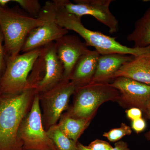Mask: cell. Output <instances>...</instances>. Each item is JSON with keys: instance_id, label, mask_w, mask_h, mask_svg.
I'll list each match as a JSON object with an SVG mask.
<instances>
[{"instance_id": "cell-1", "label": "cell", "mask_w": 150, "mask_h": 150, "mask_svg": "<svg viewBox=\"0 0 150 150\" xmlns=\"http://www.w3.org/2000/svg\"><path fill=\"white\" fill-rule=\"evenodd\" d=\"M36 93L28 89L16 94L0 95V150H23L18 130Z\"/></svg>"}, {"instance_id": "cell-2", "label": "cell", "mask_w": 150, "mask_h": 150, "mask_svg": "<svg viewBox=\"0 0 150 150\" xmlns=\"http://www.w3.org/2000/svg\"><path fill=\"white\" fill-rule=\"evenodd\" d=\"M56 8V21L62 27L79 34L87 46H92L100 55L118 54L136 57L150 54V46L146 48H130L122 45L115 38L93 31L84 26L81 18L69 13L62 6L54 2Z\"/></svg>"}, {"instance_id": "cell-3", "label": "cell", "mask_w": 150, "mask_h": 150, "mask_svg": "<svg viewBox=\"0 0 150 150\" xmlns=\"http://www.w3.org/2000/svg\"><path fill=\"white\" fill-rule=\"evenodd\" d=\"M43 23L40 14L34 18L20 10L1 8L0 29L8 58L19 54L30 33Z\"/></svg>"}, {"instance_id": "cell-4", "label": "cell", "mask_w": 150, "mask_h": 150, "mask_svg": "<svg viewBox=\"0 0 150 150\" xmlns=\"http://www.w3.org/2000/svg\"><path fill=\"white\" fill-rule=\"evenodd\" d=\"M72 107L67 112L74 118L91 119L101 105L120 98L118 90L108 83L93 82L76 87Z\"/></svg>"}, {"instance_id": "cell-5", "label": "cell", "mask_w": 150, "mask_h": 150, "mask_svg": "<svg viewBox=\"0 0 150 150\" xmlns=\"http://www.w3.org/2000/svg\"><path fill=\"white\" fill-rule=\"evenodd\" d=\"M64 69L55 49V42L41 48L28 79V89L39 94L50 90L64 79Z\"/></svg>"}, {"instance_id": "cell-6", "label": "cell", "mask_w": 150, "mask_h": 150, "mask_svg": "<svg viewBox=\"0 0 150 150\" xmlns=\"http://www.w3.org/2000/svg\"><path fill=\"white\" fill-rule=\"evenodd\" d=\"M41 48L7 58L5 70L0 80L1 94H16L28 89V77Z\"/></svg>"}, {"instance_id": "cell-7", "label": "cell", "mask_w": 150, "mask_h": 150, "mask_svg": "<svg viewBox=\"0 0 150 150\" xmlns=\"http://www.w3.org/2000/svg\"><path fill=\"white\" fill-rule=\"evenodd\" d=\"M18 137L23 144V150H58L43 127L39 94L37 93L20 126Z\"/></svg>"}, {"instance_id": "cell-8", "label": "cell", "mask_w": 150, "mask_h": 150, "mask_svg": "<svg viewBox=\"0 0 150 150\" xmlns=\"http://www.w3.org/2000/svg\"><path fill=\"white\" fill-rule=\"evenodd\" d=\"M56 13L53 1L46 2L39 14L43 18V23L30 33L23 46V53L41 48L68 34L69 30L57 22Z\"/></svg>"}, {"instance_id": "cell-9", "label": "cell", "mask_w": 150, "mask_h": 150, "mask_svg": "<svg viewBox=\"0 0 150 150\" xmlns=\"http://www.w3.org/2000/svg\"><path fill=\"white\" fill-rule=\"evenodd\" d=\"M76 88L69 80L63 79L50 90L39 94L43 109L42 123L46 131L57 124L63 112L68 108L70 97Z\"/></svg>"}, {"instance_id": "cell-10", "label": "cell", "mask_w": 150, "mask_h": 150, "mask_svg": "<svg viewBox=\"0 0 150 150\" xmlns=\"http://www.w3.org/2000/svg\"><path fill=\"white\" fill-rule=\"evenodd\" d=\"M69 13L78 17L91 16L107 26L110 33L118 32V21L109 9L112 0H54Z\"/></svg>"}, {"instance_id": "cell-11", "label": "cell", "mask_w": 150, "mask_h": 150, "mask_svg": "<svg viewBox=\"0 0 150 150\" xmlns=\"http://www.w3.org/2000/svg\"><path fill=\"white\" fill-rule=\"evenodd\" d=\"M110 83L120 93L118 102L124 107L139 108L146 115L150 107V85L129 78H115Z\"/></svg>"}, {"instance_id": "cell-12", "label": "cell", "mask_w": 150, "mask_h": 150, "mask_svg": "<svg viewBox=\"0 0 150 150\" xmlns=\"http://www.w3.org/2000/svg\"><path fill=\"white\" fill-rule=\"evenodd\" d=\"M55 46L57 56L64 67V79L69 80L79 59L91 50L78 36L68 34L56 40Z\"/></svg>"}, {"instance_id": "cell-13", "label": "cell", "mask_w": 150, "mask_h": 150, "mask_svg": "<svg viewBox=\"0 0 150 150\" xmlns=\"http://www.w3.org/2000/svg\"><path fill=\"white\" fill-rule=\"evenodd\" d=\"M131 55L118 54L100 55L95 74L91 82L108 83L113 80L115 73L126 62L134 58Z\"/></svg>"}, {"instance_id": "cell-14", "label": "cell", "mask_w": 150, "mask_h": 150, "mask_svg": "<svg viewBox=\"0 0 150 150\" xmlns=\"http://www.w3.org/2000/svg\"><path fill=\"white\" fill-rule=\"evenodd\" d=\"M123 77L150 85V54L134 56L115 73V78Z\"/></svg>"}, {"instance_id": "cell-15", "label": "cell", "mask_w": 150, "mask_h": 150, "mask_svg": "<svg viewBox=\"0 0 150 150\" xmlns=\"http://www.w3.org/2000/svg\"><path fill=\"white\" fill-rule=\"evenodd\" d=\"M100 55L96 50H91L81 56L70 75V81L76 87L90 83L95 74Z\"/></svg>"}, {"instance_id": "cell-16", "label": "cell", "mask_w": 150, "mask_h": 150, "mask_svg": "<svg viewBox=\"0 0 150 150\" xmlns=\"http://www.w3.org/2000/svg\"><path fill=\"white\" fill-rule=\"evenodd\" d=\"M127 39L134 42L135 48L150 46V7L136 22L134 30L128 35Z\"/></svg>"}, {"instance_id": "cell-17", "label": "cell", "mask_w": 150, "mask_h": 150, "mask_svg": "<svg viewBox=\"0 0 150 150\" xmlns=\"http://www.w3.org/2000/svg\"><path fill=\"white\" fill-rule=\"evenodd\" d=\"M91 120L73 118L66 113L62 114L57 124L65 136L70 139L78 142V139L88 126Z\"/></svg>"}, {"instance_id": "cell-18", "label": "cell", "mask_w": 150, "mask_h": 150, "mask_svg": "<svg viewBox=\"0 0 150 150\" xmlns=\"http://www.w3.org/2000/svg\"><path fill=\"white\" fill-rule=\"evenodd\" d=\"M47 132L58 150H79L77 142L65 136L59 129L58 124L51 126L47 130Z\"/></svg>"}, {"instance_id": "cell-19", "label": "cell", "mask_w": 150, "mask_h": 150, "mask_svg": "<svg viewBox=\"0 0 150 150\" xmlns=\"http://www.w3.org/2000/svg\"><path fill=\"white\" fill-rule=\"evenodd\" d=\"M132 129L130 126L122 123L120 127L114 128L103 134V137L111 142H118L123 137L129 136L132 134Z\"/></svg>"}, {"instance_id": "cell-20", "label": "cell", "mask_w": 150, "mask_h": 150, "mask_svg": "<svg viewBox=\"0 0 150 150\" xmlns=\"http://www.w3.org/2000/svg\"><path fill=\"white\" fill-rule=\"evenodd\" d=\"M30 16L37 18L41 11V5L38 0H13Z\"/></svg>"}, {"instance_id": "cell-21", "label": "cell", "mask_w": 150, "mask_h": 150, "mask_svg": "<svg viewBox=\"0 0 150 150\" xmlns=\"http://www.w3.org/2000/svg\"><path fill=\"white\" fill-rule=\"evenodd\" d=\"M7 58L4 45V37L0 29V80L5 70Z\"/></svg>"}, {"instance_id": "cell-22", "label": "cell", "mask_w": 150, "mask_h": 150, "mask_svg": "<svg viewBox=\"0 0 150 150\" xmlns=\"http://www.w3.org/2000/svg\"><path fill=\"white\" fill-rule=\"evenodd\" d=\"M86 147L89 150H112L113 148L107 142L99 139L95 140Z\"/></svg>"}, {"instance_id": "cell-23", "label": "cell", "mask_w": 150, "mask_h": 150, "mask_svg": "<svg viewBox=\"0 0 150 150\" xmlns=\"http://www.w3.org/2000/svg\"><path fill=\"white\" fill-rule=\"evenodd\" d=\"M146 127V123L144 118H141L131 121V129L137 134L143 132Z\"/></svg>"}, {"instance_id": "cell-24", "label": "cell", "mask_w": 150, "mask_h": 150, "mask_svg": "<svg viewBox=\"0 0 150 150\" xmlns=\"http://www.w3.org/2000/svg\"><path fill=\"white\" fill-rule=\"evenodd\" d=\"M126 116L131 121L142 118L143 112L139 108H131L126 110Z\"/></svg>"}, {"instance_id": "cell-25", "label": "cell", "mask_w": 150, "mask_h": 150, "mask_svg": "<svg viewBox=\"0 0 150 150\" xmlns=\"http://www.w3.org/2000/svg\"><path fill=\"white\" fill-rule=\"evenodd\" d=\"M77 146L79 150H89L86 146L77 142ZM112 150H130L128 144L123 141H119L115 143L114 147Z\"/></svg>"}, {"instance_id": "cell-26", "label": "cell", "mask_w": 150, "mask_h": 150, "mask_svg": "<svg viewBox=\"0 0 150 150\" xmlns=\"http://www.w3.org/2000/svg\"><path fill=\"white\" fill-rule=\"evenodd\" d=\"M146 115V117H147L148 119H149L150 120V107ZM145 136L147 140L150 141V129L149 131L147 132L146 133V134H145Z\"/></svg>"}, {"instance_id": "cell-27", "label": "cell", "mask_w": 150, "mask_h": 150, "mask_svg": "<svg viewBox=\"0 0 150 150\" xmlns=\"http://www.w3.org/2000/svg\"><path fill=\"white\" fill-rule=\"evenodd\" d=\"M12 1L11 0H0V7L5 8L8 3Z\"/></svg>"}, {"instance_id": "cell-28", "label": "cell", "mask_w": 150, "mask_h": 150, "mask_svg": "<svg viewBox=\"0 0 150 150\" xmlns=\"http://www.w3.org/2000/svg\"><path fill=\"white\" fill-rule=\"evenodd\" d=\"M146 1V2H148V1H150V0H149V1H148V0H146V1Z\"/></svg>"}, {"instance_id": "cell-29", "label": "cell", "mask_w": 150, "mask_h": 150, "mask_svg": "<svg viewBox=\"0 0 150 150\" xmlns=\"http://www.w3.org/2000/svg\"><path fill=\"white\" fill-rule=\"evenodd\" d=\"M1 8V7H0V8Z\"/></svg>"}, {"instance_id": "cell-30", "label": "cell", "mask_w": 150, "mask_h": 150, "mask_svg": "<svg viewBox=\"0 0 150 150\" xmlns=\"http://www.w3.org/2000/svg\"><path fill=\"white\" fill-rule=\"evenodd\" d=\"M0 95H1V93H0Z\"/></svg>"}]
</instances>
